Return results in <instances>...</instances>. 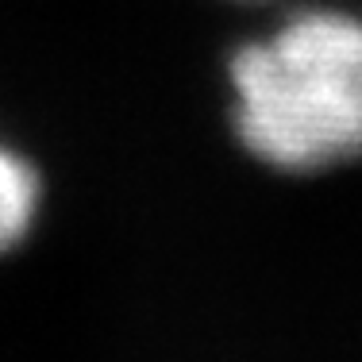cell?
I'll list each match as a JSON object with an SVG mask.
<instances>
[{
    "mask_svg": "<svg viewBox=\"0 0 362 362\" xmlns=\"http://www.w3.org/2000/svg\"><path fill=\"white\" fill-rule=\"evenodd\" d=\"M231 119L258 162L316 174L362 158V20L293 12L231 58Z\"/></svg>",
    "mask_w": 362,
    "mask_h": 362,
    "instance_id": "1",
    "label": "cell"
},
{
    "mask_svg": "<svg viewBox=\"0 0 362 362\" xmlns=\"http://www.w3.org/2000/svg\"><path fill=\"white\" fill-rule=\"evenodd\" d=\"M39 212V174L20 151L0 143V255L31 231Z\"/></svg>",
    "mask_w": 362,
    "mask_h": 362,
    "instance_id": "2",
    "label": "cell"
}]
</instances>
